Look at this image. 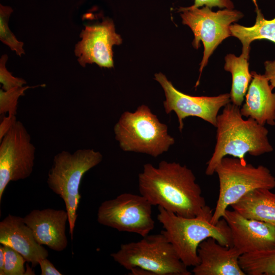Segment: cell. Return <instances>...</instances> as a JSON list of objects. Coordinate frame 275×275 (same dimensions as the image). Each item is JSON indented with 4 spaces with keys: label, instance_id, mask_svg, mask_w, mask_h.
Wrapping results in <instances>:
<instances>
[{
    "label": "cell",
    "instance_id": "23",
    "mask_svg": "<svg viewBox=\"0 0 275 275\" xmlns=\"http://www.w3.org/2000/svg\"><path fill=\"white\" fill-rule=\"evenodd\" d=\"M44 85L35 86H23L16 87L8 91L0 89V114L6 113L16 115L17 104L19 98L24 95V92L28 89L34 88L38 87H43Z\"/></svg>",
    "mask_w": 275,
    "mask_h": 275
},
{
    "label": "cell",
    "instance_id": "6",
    "mask_svg": "<svg viewBox=\"0 0 275 275\" xmlns=\"http://www.w3.org/2000/svg\"><path fill=\"white\" fill-rule=\"evenodd\" d=\"M111 256L127 270L138 267L152 275H190L172 244L161 232L143 237L136 242L122 244Z\"/></svg>",
    "mask_w": 275,
    "mask_h": 275
},
{
    "label": "cell",
    "instance_id": "11",
    "mask_svg": "<svg viewBox=\"0 0 275 275\" xmlns=\"http://www.w3.org/2000/svg\"><path fill=\"white\" fill-rule=\"evenodd\" d=\"M154 76L164 92L165 112L167 114L175 112L181 132L184 126L183 120L190 116L201 118L215 127L219 109L231 102L230 93L216 96H193L177 90L162 73H156Z\"/></svg>",
    "mask_w": 275,
    "mask_h": 275
},
{
    "label": "cell",
    "instance_id": "5",
    "mask_svg": "<svg viewBox=\"0 0 275 275\" xmlns=\"http://www.w3.org/2000/svg\"><path fill=\"white\" fill-rule=\"evenodd\" d=\"M115 139L124 151L147 154L156 157L167 152L175 143L150 108L144 104L133 113L125 112L114 126Z\"/></svg>",
    "mask_w": 275,
    "mask_h": 275
},
{
    "label": "cell",
    "instance_id": "16",
    "mask_svg": "<svg viewBox=\"0 0 275 275\" xmlns=\"http://www.w3.org/2000/svg\"><path fill=\"white\" fill-rule=\"evenodd\" d=\"M0 243L20 253L33 267L48 256V251L36 241L23 217L8 214L0 222Z\"/></svg>",
    "mask_w": 275,
    "mask_h": 275
},
{
    "label": "cell",
    "instance_id": "1",
    "mask_svg": "<svg viewBox=\"0 0 275 275\" xmlns=\"http://www.w3.org/2000/svg\"><path fill=\"white\" fill-rule=\"evenodd\" d=\"M141 195L153 206L185 217H194L208 206L193 171L176 162L148 163L139 175Z\"/></svg>",
    "mask_w": 275,
    "mask_h": 275
},
{
    "label": "cell",
    "instance_id": "21",
    "mask_svg": "<svg viewBox=\"0 0 275 275\" xmlns=\"http://www.w3.org/2000/svg\"><path fill=\"white\" fill-rule=\"evenodd\" d=\"M239 265L249 275H275V249L243 254Z\"/></svg>",
    "mask_w": 275,
    "mask_h": 275
},
{
    "label": "cell",
    "instance_id": "19",
    "mask_svg": "<svg viewBox=\"0 0 275 275\" xmlns=\"http://www.w3.org/2000/svg\"><path fill=\"white\" fill-rule=\"evenodd\" d=\"M256 13L254 25L244 26L234 23L230 26L231 36L238 38L242 45V53L249 56L250 44L256 40L266 39L275 43V17L266 19L258 7L257 0H252Z\"/></svg>",
    "mask_w": 275,
    "mask_h": 275
},
{
    "label": "cell",
    "instance_id": "18",
    "mask_svg": "<svg viewBox=\"0 0 275 275\" xmlns=\"http://www.w3.org/2000/svg\"><path fill=\"white\" fill-rule=\"evenodd\" d=\"M267 188H257L243 196L230 207L243 217L275 227V194Z\"/></svg>",
    "mask_w": 275,
    "mask_h": 275
},
{
    "label": "cell",
    "instance_id": "27",
    "mask_svg": "<svg viewBox=\"0 0 275 275\" xmlns=\"http://www.w3.org/2000/svg\"><path fill=\"white\" fill-rule=\"evenodd\" d=\"M16 121V115L14 114H8L7 117H5L3 118L0 124V141Z\"/></svg>",
    "mask_w": 275,
    "mask_h": 275
},
{
    "label": "cell",
    "instance_id": "7",
    "mask_svg": "<svg viewBox=\"0 0 275 275\" xmlns=\"http://www.w3.org/2000/svg\"><path fill=\"white\" fill-rule=\"evenodd\" d=\"M219 180V194L211 222L216 224L229 206L250 191L275 188V177L266 167L243 163L238 158L223 157L215 170Z\"/></svg>",
    "mask_w": 275,
    "mask_h": 275
},
{
    "label": "cell",
    "instance_id": "14",
    "mask_svg": "<svg viewBox=\"0 0 275 275\" xmlns=\"http://www.w3.org/2000/svg\"><path fill=\"white\" fill-rule=\"evenodd\" d=\"M32 230L36 241L57 252L64 250L68 245L66 226L68 223L67 211L45 208L34 209L23 217Z\"/></svg>",
    "mask_w": 275,
    "mask_h": 275
},
{
    "label": "cell",
    "instance_id": "30",
    "mask_svg": "<svg viewBox=\"0 0 275 275\" xmlns=\"http://www.w3.org/2000/svg\"><path fill=\"white\" fill-rule=\"evenodd\" d=\"M5 264V253L3 246L0 245V274L3 275V270Z\"/></svg>",
    "mask_w": 275,
    "mask_h": 275
},
{
    "label": "cell",
    "instance_id": "20",
    "mask_svg": "<svg viewBox=\"0 0 275 275\" xmlns=\"http://www.w3.org/2000/svg\"><path fill=\"white\" fill-rule=\"evenodd\" d=\"M249 56L241 53L239 57L228 54L225 58L224 69L231 73L232 81L230 93L231 102L242 105L252 76L249 71Z\"/></svg>",
    "mask_w": 275,
    "mask_h": 275
},
{
    "label": "cell",
    "instance_id": "29",
    "mask_svg": "<svg viewBox=\"0 0 275 275\" xmlns=\"http://www.w3.org/2000/svg\"><path fill=\"white\" fill-rule=\"evenodd\" d=\"M264 75L268 80L272 89L275 88V60L266 61L264 63Z\"/></svg>",
    "mask_w": 275,
    "mask_h": 275
},
{
    "label": "cell",
    "instance_id": "22",
    "mask_svg": "<svg viewBox=\"0 0 275 275\" xmlns=\"http://www.w3.org/2000/svg\"><path fill=\"white\" fill-rule=\"evenodd\" d=\"M13 11L11 7L0 5V40L21 57L25 53L24 43L17 39L8 26V21Z\"/></svg>",
    "mask_w": 275,
    "mask_h": 275
},
{
    "label": "cell",
    "instance_id": "13",
    "mask_svg": "<svg viewBox=\"0 0 275 275\" xmlns=\"http://www.w3.org/2000/svg\"><path fill=\"white\" fill-rule=\"evenodd\" d=\"M232 246L243 254L275 249V227L265 222L245 218L236 211H225Z\"/></svg>",
    "mask_w": 275,
    "mask_h": 275
},
{
    "label": "cell",
    "instance_id": "8",
    "mask_svg": "<svg viewBox=\"0 0 275 275\" xmlns=\"http://www.w3.org/2000/svg\"><path fill=\"white\" fill-rule=\"evenodd\" d=\"M211 9L207 6L200 8L191 6L178 9L182 23L188 25L194 33V47H200V41L204 47L196 87L199 84L201 73L210 56L224 40L231 36L230 26L232 23L243 16L240 11L233 9H223L216 12Z\"/></svg>",
    "mask_w": 275,
    "mask_h": 275
},
{
    "label": "cell",
    "instance_id": "10",
    "mask_svg": "<svg viewBox=\"0 0 275 275\" xmlns=\"http://www.w3.org/2000/svg\"><path fill=\"white\" fill-rule=\"evenodd\" d=\"M35 151L28 130L17 121L0 141V201L10 182L23 180L31 175Z\"/></svg>",
    "mask_w": 275,
    "mask_h": 275
},
{
    "label": "cell",
    "instance_id": "25",
    "mask_svg": "<svg viewBox=\"0 0 275 275\" xmlns=\"http://www.w3.org/2000/svg\"><path fill=\"white\" fill-rule=\"evenodd\" d=\"M8 57L3 54L0 59V82L2 84V89L8 91L16 87H21L26 84L23 78L13 76L6 68V63Z\"/></svg>",
    "mask_w": 275,
    "mask_h": 275
},
{
    "label": "cell",
    "instance_id": "12",
    "mask_svg": "<svg viewBox=\"0 0 275 275\" xmlns=\"http://www.w3.org/2000/svg\"><path fill=\"white\" fill-rule=\"evenodd\" d=\"M79 37L81 40L76 44L74 53L82 67L93 63L100 67H114L112 48L121 44L122 39L116 33L112 20L106 18L101 23L86 25Z\"/></svg>",
    "mask_w": 275,
    "mask_h": 275
},
{
    "label": "cell",
    "instance_id": "2",
    "mask_svg": "<svg viewBox=\"0 0 275 275\" xmlns=\"http://www.w3.org/2000/svg\"><path fill=\"white\" fill-rule=\"evenodd\" d=\"M215 127L216 144L205 170L208 176L215 173L218 164L227 155L246 163L247 153L258 156L273 150L268 140L267 129L252 118L244 120L240 107L231 102L218 115Z\"/></svg>",
    "mask_w": 275,
    "mask_h": 275
},
{
    "label": "cell",
    "instance_id": "17",
    "mask_svg": "<svg viewBox=\"0 0 275 275\" xmlns=\"http://www.w3.org/2000/svg\"><path fill=\"white\" fill-rule=\"evenodd\" d=\"M252 78L240 108L241 115L264 126L275 125V93L264 75L251 72Z\"/></svg>",
    "mask_w": 275,
    "mask_h": 275
},
{
    "label": "cell",
    "instance_id": "26",
    "mask_svg": "<svg viewBox=\"0 0 275 275\" xmlns=\"http://www.w3.org/2000/svg\"><path fill=\"white\" fill-rule=\"evenodd\" d=\"M193 6L200 8L207 6L210 8L218 7L221 9H233L234 6L232 0H194Z\"/></svg>",
    "mask_w": 275,
    "mask_h": 275
},
{
    "label": "cell",
    "instance_id": "3",
    "mask_svg": "<svg viewBox=\"0 0 275 275\" xmlns=\"http://www.w3.org/2000/svg\"><path fill=\"white\" fill-rule=\"evenodd\" d=\"M157 219L162 225V233L172 244L181 261L187 267L199 263L198 248L205 239L212 237L219 244L232 246L230 228L223 217L216 224L211 220L213 209L207 206L194 217H185L158 207Z\"/></svg>",
    "mask_w": 275,
    "mask_h": 275
},
{
    "label": "cell",
    "instance_id": "28",
    "mask_svg": "<svg viewBox=\"0 0 275 275\" xmlns=\"http://www.w3.org/2000/svg\"><path fill=\"white\" fill-rule=\"evenodd\" d=\"M39 265L41 268V275L62 274L47 258L41 260L39 262Z\"/></svg>",
    "mask_w": 275,
    "mask_h": 275
},
{
    "label": "cell",
    "instance_id": "4",
    "mask_svg": "<svg viewBox=\"0 0 275 275\" xmlns=\"http://www.w3.org/2000/svg\"><path fill=\"white\" fill-rule=\"evenodd\" d=\"M102 159L100 152L90 149H78L73 153L62 151L54 156L53 164L48 173L47 184L65 203L72 239L81 198V180L84 174L99 164Z\"/></svg>",
    "mask_w": 275,
    "mask_h": 275
},
{
    "label": "cell",
    "instance_id": "9",
    "mask_svg": "<svg viewBox=\"0 0 275 275\" xmlns=\"http://www.w3.org/2000/svg\"><path fill=\"white\" fill-rule=\"evenodd\" d=\"M152 206L141 194H122L101 204L97 221L120 232L134 233L144 237L155 227Z\"/></svg>",
    "mask_w": 275,
    "mask_h": 275
},
{
    "label": "cell",
    "instance_id": "15",
    "mask_svg": "<svg viewBox=\"0 0 275 275\" xmlns=\"http://www.w3.org/2000/svg\"><path fill=\"white\" fill-rule=\"evenodd\" d=\"M199 264L194 266L195 275H245L239 262L241 254L233 246L219 244L209 237L198 248Z\"/></svg>",
    "mask_w": 275,
    "mask_h": 275
},
{
    "label": "cell",
    "instance_id": "24",
    "mask_svg": "<svg viewBox=\"0 0 275 275\" xmlns=\"http://www.w3.org/2000/svg\"><path fill=\"white\" fill-rule=\"evenodd\" d=\"M3 246L5 253L3 275L25 274L24 264L26 261L24 257L10 246Z\"/></svg>",
    "mask_w": 275,
    "mask_h": 275
}]
</instances>
